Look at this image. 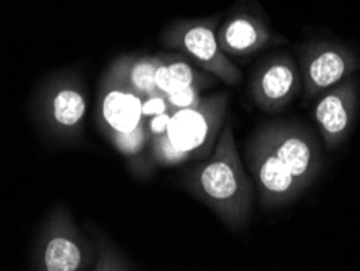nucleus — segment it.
<instances>
[{"mask_svg": "<svg viewBox=\"0 0 360 271\" xmlns=\"http://www.w3.org/2000/svg\"><path fill=\"white\" fill-rule=\"evenodd\" d=\"M169 120H171V113H162L158 115H153L150 119H146V135L148 141L153 138L166 134Z\"/></svg>", "mask_w": 360, "mask_h": 271, "instance_id": "obj_18", "label": "nucleus"}, {"mask_svg": "<svg viewBox=\"0 0 360 271\" xmlns=\"http://www.w3.org/2000/svg\"><path fill=\"white\" fill-rule=\"evenodd\" d=\"M269 145L283 159L302 189L310 187L321 171V146L316 138L297 122L276 120L260 127Z\"/></svg>", "mask_w": 360, "mask_h": 271, "instance_id": "obj_9", "label": "nucleus"}, {"mask_svg": "<svg viewBox=\"0 0 360 271\" xmlns=\"http://www.w3.org/2000/svg\"><path fill=\"white\" fill-rule=\"evenodd\" d=\"M167 99V106H169V113H176V111L180 109H187V108H195L201 103V89L195 88V87H184V88H177L174 92L166 94Z\"/></svg>", "mask_w": 360, "mask_h": 271, "instance_id": "obj_16", "label": "nucleus"}, {"mask_svg": "<svg viewBox=\"0 0 360 271\" xmlns=\"http://www.w3.org/2000/svg\"><path fill=\"white\" fill-rule=\"evenodd\" d=\"M302 77L299 65L289 54L266 57L253 70L250 78V96L266 114H279L299 98Z\"/></svg>", "mask_w": 360, "mask_h": 271, "instance_id": "obj_10", "label": "nucleus"}, {"mask_svg": "<svg viewBox=\"0 0 360 271\" xmlns=\"http://www.w3.org/2000/svg\"><path fill=\"white\" fill-rule=\"evenodd\" d=\"M127 82L135 93L145 99L156 93L155 72L161 61V54H124L119 56Z\"/></svg>", "mask_w": 360, "mask_h": 271, "instance_id": "obj_13", "label": "nucleus"}, {"mask_svg": "<svg viewBox=\"0 0 360 271\" xmlns=\"http://www.w3.org/2000/svg\"><path fill=\"white\" fill-rule=\"evenodd\" d=\"M86 113V89L75 73H56L36 93L34 115L39 129L59 145H72L82 140Z\"/></svg>", "mask_w": 360, "mask_h": 271, "instance_id": "obj_4", "label": "nucleus"}, {"mask_svg": "<svg viewBox=\"0 0 360 271\" xmlns=\"http://www.w3.org/2000/svg\"><path fill=\"white\" fill-rule=\"evenodd\" d=\"M141 109H143V115H145V119H150V117L162 114V113H169L166 94H162L160 92L150 94V96L143 99Z\"/></svg>", "mask_w": 360, "mask_h": 271, "instance_id": "obj_17", "label": "nucleus"}, {"mask_svg": "<svg viewBox=\"0 0 360 271\" xmlns=\"http://www.w3.org/2000/svg\"><path fill=\"white\" fill-rule=\"evenodd\" d=\"M357 103V83L351 78L316 98L314 115L328 151H335L351 135Z\"/></svg>", "mask_w": 360, "mask_h": 271, "instance_id": "obj_12", "label": "nucleus"}, {"mask_svg": "<svg viewBox=\"0 0 360 271\" xmlns=\"http://www.w3.org/2000/svg\"><path fill=\"white\" fill-rule=\"evenodd\" d=\"M218 41L222 52L229 57H247L285 42L283 36L269 28L260 10L250 7L245 0L221 20Z\"/></svg>", "mask_w": 360, "mask_h": 271, "instance_id": "obj_11", "label": "nucleus"}, {"mask_svg": "<svg viewBox=\"0 0 360 271\" xmlns=\"http://www.w3.org/2000/svg\"><path fill=\"white\" fill-rule=\"evenodd\" d=\"M93 241L96 244V263H94V271H127L136 270L135 263L130 258L125 257V253L115 246V244L104 236L103 232L94 229Z\"/></svg>", "mask_w": 360, "mask_h": 271, "instance_id": "obj_15", "label": "nucleus"}, {"mask_svg": "<svg viewBox=\"0 0 360 271\" xmlns=\"http://www.w3.org/2000/svg\"><path fill=\"white\" fill-rule=\"evenodd\" d=\"M155 84H156V92H160L162 94L171 93L172 84H171V75H169V68H167V62H166V52H162L161 61L156 67Z\"/></svg>", "mask_w": 360, "mask_h": 271, "instance_id": "obj_19", "label": "nucleus"}, {"mask_svg": "<svg viewBox=\"0 0 360 271\" xmlns=\"http://www.w3.org/2000/svg\"><path fill=\"white\" fill-rule=\"evenodd\" d=\"M182 184L231 231L247 227L252 216L253 187L243 169L231 122L226 120L211 155L184 174Z\"/></svg>", "mask_w": 360, "mask_h": 271, "instance_id": "obj_1", "label": "nucleus"}, {"mask_svg": "<svg viewBox=\"0 0 360 271\" xmlns=\"http://www.w3.org/2000/svg\"><path fill=\"white\" fill-rule=\"evenodd\" d=\"M141 104L143 98L127 82L119 57H115L98 87L96 124L105 140L131 163V169L145 177V168H153V164L148 158L146 119Z\"/></svg>", "mask_w": 360, "mask_h": 271, "instance_id": "obj_2", "label": "nucleus"}, {"mask_svg": "<svg viewBox=\"0 0 360 271\" xmlns=\"http://www.w3.org/2000/svg\"><path fill=\"white\" fill-rule=\"evenodd\" d=\"M221 20V15L205 18H180L162 30L160 39L164 47L180 52L222 83L236 87L240 83L242 72L221 49L218 41Z\"/></svg>", "mask_w": 360, "mask_h": 271, "instance_id": "obj_6", "label": "nucleus"}, {"mask_svg": "<svg viewBox=\"0 0 360 271\" xmlns=\"http://www.w3.org/2000/svg\"><path fill=\"white\" fill-rule=\"evenodd\" d=\"M96 244L83 234L65 203L56 205L39 227L31 268L38 271H88L96 263Z\"/></svg>", "mask_w": 360, "mask_h": 271, "instance_id": "obj_5", "label": "nucleus"}, {"mask_svg": "<svg viewBox=\"0 0 360 271\" xmlns=\"http://www.w3.org/2000/svg\"><path fill=\"white\" fill-rule=\"evenodd\" d=\"M299 70L304 104L351 78L360 68V58L340 41L319 39L299 46Z\"/></svg>", "mask_w": 360, "mask_h": 271, "instance_id": "obj_7", "label": "nucleus"}, {"mask_svg": "<svg viewBox=\"0 0 360 271\" xmlns=\"http://www.w3.org/2000/svg\"><path fill=\"white\" fill-rule=\"evenodd\" d=\"M166 62L169 68V75H171V84L172 89L184 88V87H195L203 89L213 88L218 78L211 75L203 68L195 67L192 61L180 52H166Z\"/></svg>", "mask_w": 360, "mask_h": 271, "instance_id": "obj_14", "label": "nucleus"}, {"mask_svg": "<svg viewBox=\"0 0 360 271\" xmlns=\"http://www.w3.org/2000/svg\"><path fill=\"white\" fill-rule=\"evenodd\" d=\"M247 163L257 182L262 208L276 210L304 192L260 129L255 130L247 143Z\"/></svg>", "mask_w": 360, "mask_h": 271, "instance_id": "obj_8", "label": "nucleus"}, {"mask_svg": "<svg viewBox=\"0 0 360 271\" xmlns=\"http://www.w3.org/2000/svg\"><path fill=\"white\" fill-rule=\"evenodd\" d=\"M227 106L229 94L216 93L195 108L172 113L166 134L148 141L153 166L171 168L208 158L226 124Z\"/></svg>", "mask_w": 360, "mask_h": 271, "instance_id": "obj_3", "label": "nucleus"}]
</instances>
